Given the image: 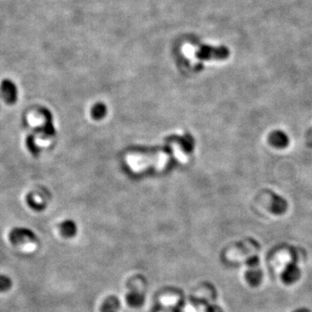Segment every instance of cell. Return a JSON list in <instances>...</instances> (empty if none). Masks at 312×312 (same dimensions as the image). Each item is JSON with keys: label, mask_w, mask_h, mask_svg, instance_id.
Instances as JSON below:
<instances>
[{"label": "cell", "mask_w": 312, "mask_h": 312, "mask_svg": "<svg viewBox=\"0 0 312 312\" xmlns=\"http://www.w3.org/2000/svg\"><path fill=\"white\" fill-rule=\"evenodd\" d=\"M230 55V50L225 46L203 45L197 51L196 56L201 60H224Z\"/></svg>", "instance_id": "obj_1"}, {"label": "cell", "mask_w": 312, "mask_h": 312, "mask_svg": "<svg viewBox=\"0 0 312 312\" xmlns=\"http://www.w3.org/2000/svg\"><path fill=\"white\" fill-rule=\"evenodd\" d=\"M10 240L11 244L19 246L25 243L36 242L37 236L33 231L26 228H15L10 233Z\"/></svg>", "instance_id": "obj_2"}, {"label": "cell", "mask_w": 312, "mask_h": 312, "mask_svg": "<svg viewBox=\"0 0 312 312\" xmlns=\"http://www.w3.org/2000/svg\"><path fill=\"white\" fill-rule=\"evenodd\" d=\"M268 141L269 143L274 147L277 148H284L288 147L290 143V139L287 134L283 130H273L268 135Z\"/></svg>", "instance_id": "obj_3"}, {"label": "cell", "mask_w": 312, "mask_h": 312, "mask_svg": "<svg viewBox=\"0 0 312 312\" xmlns=\"http://www.w3.org/2000/svg\"><path fill=\"white\" fill-rule=\"evenodd\" d=\"M300 274V270L296 264H288L282 273V280L284 284H293L299 279Z\"/></svg>", "instance_id": "obj_4"}, {"label": "cell", "mask_w": 312, "mask_h": 312, "mask_svg": "<svg viewBox=\"0 0 312 312\" xmlns=\"http://www.w3.org/2000/svg\"><path fill=\"white\" fill-rule=\"evenodd\" d=\"M288 208V203L286 200L277 193H271V205L270 211L274 214L280 215L286 212Z\"/></svg>", "instance_id": "obj_5"}, {"label": "cell", "mask_w": 312, "mask_h": 312, "mask_svg": "<svg viewBox=\"0 0 312 312\" xmlns=\"http://www.w3.org/2000/svg\"><path fill=\"white\" fill-rule=\"evenodd\" d=\"M262 277H263V273L259 267L249 268V270L246 271V281L253 287H257L260 285L262 281Z\"/></svg>", "instance_id": "obj_6"}, {"label": "cell", "mask_w": 312, "mask_h": 312, "mask_svg": "<svg viewBox=\"0 0 312 312\" xmlns=\"http://www.w3.org/2000/svg\"><path fill=\"white\" fill-rule=\"evenodd\" d=\"M120 300L116 296H109L103 302L101 312H117L120 308Z\"/></svg>", "instance_id": "obj_7"}, {"label": "cell", "mask_w": 312, "mask_h": 312, "mask_svg": "<svg viewBox=\"0 0 312 312\" xmlns=\"http://www.w3.org/2000/svg\"><path fill=\"white\" fill-rule=\"evenodd\" d=\"M127 301H128V304L131 307H134V308L140 307V306L143 305V294L140 293V291L133 289V290L130 291V293L127 296Z\"/></svg>", "instance_id": "obj_8"}, {"label": "cell", "mask_w": 312, "mask_h": 312, "mask_svg": "<svg viewBox=\"0 0 312 312\" xmlns=\"http://www.w3.org/2000/svg\"><path fill=\"white\" fill-rule=\"evenodd\" d=\"M59 229L62 235L65 238H72L77 233V225L73 221H63V223L60 224Z\"/></svg>", "instance_id": "obj_9"}, {"label": "cell", "mask_w": 312, "mask_h": 312, "mask_svg": "<svg viewBox=\"0 0 312 312\" xmlns=\"http://www.w3.org/2000/svg\"><path fill=\"white\" fill-rule=\"evenodd\" d=\"M11 285H12V281L11 278L8 276L0 274V292H4L10 290Z\"/></svg>", "instance_id": "obj_10"}, {"label": "cell", "mask_w": 312, "mask_h": 312, "mask_svg": "<svg viewBox=\"0 0 312 312\" xmlns=\"http://www.w3.org/2000/svg\"><path fill=\"white\" fill-rule=\"evenodd\" d=\"M246 265L249 268H254V267H259L260 266V259L258 256L250 257L246 260Z\"/></svg>", "instance_id": "obj_11"}, {"label": "cell", "mask_w": 312, "mask_h": 312, "mask_svg": "<svg viewBox=\"0 0 312 312\" xmlns=\"http://www.w3.org/2000/svg\"><path fill=\"white\" fill-rule=\"evenodd\" d=\"M207 312H223V310L218 305H209L207 308Z\"/></svg>", "instance_id": "obj_12"}, {"label": "cell", "mask_w": 312, "mask_h": 312, "mask_svg": "<svg viewBox=\"0 0 312 312\" xmlns=\"http://www.w3.org/2000/svg\"><path fill=\"white\" fill-rule=\"evenodd\" d=\"M294 312H312L309 309L307 308H300L296 310Z\"/></svg>", "instance_id": "obj_13"}]
</instances>
